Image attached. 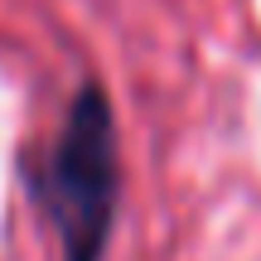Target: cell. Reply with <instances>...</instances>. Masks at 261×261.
I'll use <instances>...</instances> for the list:
<instances>
[{"mask_svg": "<svg viewBox=\"0 0 261 261\" xmlns=\"http://www.w3.org/2000/svg\"><path fill=\"white\" fill-rule=\"evenodd\" d=\"M116 189H121V169H116L112 112H107L102 87H83L73 97L68 126L44 174V208L58 223L68 261H102L116 218Z\"/></svg>", "mask_w": 261, "mask_h": 261, "instance_id": "cell-1", "label": "cell"}]
</instances>
